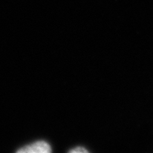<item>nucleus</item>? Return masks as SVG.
<instances>
[{
	"mask_svg": "<svg viewBox=\"0 0 153 153\" xmlns=\"http://www.w3.org/2000/svg\"><path fill=\"white\" fill-rule=\"evenodd\" d=\"M51 147L46 141H37L18 150L19 153H49Z\"/></svg>",
	"mask_w": 153,
	"mask_h": 153,
	"instance_id": "obj_1",
	"label": "nucleus"
},
{
	"mask_svg": "<svg viewBox=\"0 0 153 153\" xmlns=\"http://www.w3.org/2000/svg\"><path fill=\"white\" fill-rule=\"evenodd\" d=\"M70 152L71 153H88V151L87 149H85L84 147H82V146H79V147H76L74 148V149H72L70 151Z\"/></svg>",
	"mask_w": 153,
	"mask_h": 153,
	"instance_id": "obj_2",
	"label": "nucleus"
}]
</instances>
